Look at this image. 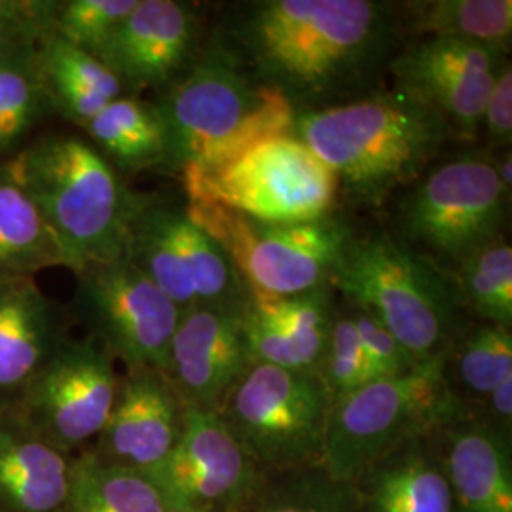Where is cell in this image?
<instances>
[{
	"label": "cell",
	"instance_id": "cell-1",
	"mask_svg": "<svg viewBox=\"0 0 512 512\" xmlns=\"http://www.w3.org/2000/svg\"><path fill=\"white\" fill-rule=\"evenodd\" d=\"M245 73L296 114L378 92L404 42L399 2L249 0L222 8L207 31Z\"/></svg>",
	"mask_w": 512,
	"mask_h": 512
},
{
	"label": "cell",
	"instance_id": "cell-2",
	"mask_svg": "<svg viewBox=\"0 0 512 512\" xmlns=\"http://www.w3.org/2000/svg\"><path fill=\"white\" fill-rule=\"evenodd\" d=\"M294 135L329 165L340 196L363 207H382L408 190L454 141L435 110L395 86L302 112Z\"/></svg>",
	"mask_w": 512,
	"mask_h": 512
},
{
	"label": "cell",
	"instance_id": "cell-3",
	"mask_svg": "<svg viewBox=\"0 0 512 512\" xmlns=\"http://www.w3.org/2000/svg\"><path fill=\"white\" fill-rule=\"evenodd\" d=\"M167 152L164 175L207 171L234 160L247 148L294 133L296 110L281 93L264 86L205 38L190 69L158 95Z\"/></svg>",
	"mask_w": 512,
	"mask_h": 512
},
{
	"label": "cell",
	"instance_id": "cell-4",
	"mask_svg": "<svg viewBox=\"0 0 512 512\" xmlns=\"http://www.w3.org/2000/svg\"><path fill=\"white\" fill-rule=\"evenodd\" d=\"M12 165L54 234L67 270L124 256L141 192L129 190L84 135H37Z\"/></svg>",
	"mask_w": 512,
	"mask_h": 512
},
{
	"label": "cell",
	"instance_id": "cell-5",
	"mask_svg": "<svg viewBox=\"0 0 512 512\" xmlns=\"http://www.w3.org/2000/svg\"><path fill=\"white\" fill-rule=\"evenodd\" d=\"M329 285L376 317L420 365L444 361L467 323L456 275L391 230L353 234Z\"/></svg>",
	"mask_w": 512,
	"mask_h": 512
},
{
	"label": "cell",
	"instance_id": "cell-6",
	"mask_svg": "<svg viewBox=\"0 0 512 512\" xmlns=\"http://www.w3.org/2000/svg\"><path fill=\"white\" fill-rule=\"evenodd\" d=\"M509 203L494 156L463 150L440 158L404 190L391 232L454 274L463 260L503 238Z\"/></svg>",
	"mask_w": 512,
	"mask_h": 512
},
{
	"label": "cell",
	"instance_id": "cell-7",
	"mask_svg": "<svg viewBox=\"0 0 512 512\" xmlns=\"http://www.w3.org/2000/svg\"><path fill=\"white\" fill-rule=\"evenodd\" d=\"M463 404L446 382L444 361L374 380L330 406L321 467L353 484L389 452L431 437Z\"/></svg>",
	"mask_w": 512,
	"mask_h": 512
},
{
	"label": "cell",
	"instance_id": "cell-8",
	"mask_svg": "<svg viewBox=\"0 0 512 512\" xmlns=\"http://www.w3.org/2000/svg\"><path fill=\"white\" fill-rule=\"evenodd\" d=\"M186 200L224 205L264 224H304L336 213L338 179L294 133L247 148L234 160L179 177Z\"/></svg>",
	"mask_w": 512,
	"mask_h": 512
},
{
	"label": "cell",
	"instance_id": "cell-9",
	"mask_svg": "<svg viewBox=\"0 0 512 512\" xmlns=\"http://www.w3.org/2000/svg\"><path fill=\"white\" fill-rule=\"evenodd\" d=\"M184 207L219 243L251 293L277 298L329 285L355 234L338 213L304 224H264L215 202L184 200Z\"/></svg>",
	"mask_w": 512,
	"mask_h": 512
},
{
	"label": "cell",
	"instance_id": "cell-10",
	"mask_svg": "<svg viewBox=\"0 0 512 512\" xmlns=\"http://www.w3.org/2000/svg\"><path fill=\"white\" fill-rule=\"evenodd\" d=\"M329 393L315 372L253 363L217 414L266 473L321 465Z\"/></svg>",
	"mask_w": 512,
	"mask_h": 512
},
{
	"label": "cell",
	"instance_id": "cell-11",
	"mask_svg": "<svg viewBox=\"0 0 512 512\" xmlns=\"http://www.w3.org/2000/svg\"><path fill=\"white\" fill-rule=\"evenodd\" d=\"M124 256L181 311L249 298L232 260L175 198L141 192Z\"/></svg>",
	"mask_w": 512,
	"mask_h": 512
},
{
	"label": "cell",
	"instance_id": "cell-12",
	"mask_svg": "<svg viewBox=\"0 0 512 512\" xmlns=\"http://www.w3.org/2000/svg\"><path fill=\"white\" fill-rule=\"evenodd\" d=\"M67 311L126 372L160 370L181 310L126 256L73 272Z\"/></svg>",
	"mask_w": 512,
	"mask_h": 512
},
{
	"label": "cell",
	"instance_id": "cell-13",
	"mask_svg": "<svg viewBox=\"0 0 512 512\" xmlns=\"http://www.w3.org/2000/svg\"><path fill=\"white\" fill-rule=\"evenodd\" d=\"M116 365L93 338L73 336L10 410L42 439L76 456L109 420L122 376Z\"/></svg>",
	"mask_w": 512,
	"mask_h": 512
},
{
	"label": "cell",
	"instance_id": "cell-14",
	"mask_svg": "<svg viewBox=\"0 0 512 512\" xmlns=\"http://www.w3.org/2000/svg\"><path fill=\"white\" fill-rule=\"evenodd\" d=\"M148 478L164 494L167 507L241 512L266 473L217 412L186 408L173 452Z\"/></svg>",
	"mask_w": 512,
	"mask_h": 512
},
{
	"label": "cell",
	"instance_id": "cell-15",
	"mask_svg": "<svg viewBox=\"0 0 512 512\" xmlns=\"http://www.w3.org/2000/svg\"><path fill=\"white\" fill-rule=\"evenodd\" d=\"M509 54L446 40L408 38L389 65V82L439 114L454 141L473 143L495 76Z\"/></svg>",
	"mask_w": 512,
	"mask_h": 512
},
{
	"label": "cell",
	"instance_id": "cell-16",
	"mask_svg": "<svg viewBox=\"0 0 512 512\" xmlns=\"http://www.w3.org/2000/svg\"><path fill=\"white\" fill-rule=\"evenodd\" d=\"M207 38L200 6L183 0H137L99 61L126 95L167 92L202 52Z\"/></svg>",
	"mask_w": 512,
	"mask_h": 512
},
{
	"label": "cell",
	"instance_id": "cell-17",
	"mask_svg": "<svg viewBox=\"0 0 512 512\" xmlns=\"http://www.w3.org/2000/svg\"><path fill=\"white\" fill-rule=\"evenodd\" d=\"M245 304L192 306L181 311L164 374L186 408L217 412L255 363L243 327Z\"/></svg>",
	"mask_w": 512,
	"mask_h": 512
},
{
	"label": "cell",
	"instance_id": "cell-18",
	"mask_svg": "<svg viewBox=\"0 0 512 512\" xmlns=\"http://www.w3.org/2000/svg\"><path fill=\"white\" fill-rule=\"evenodd\" d=\"M184 414L164 372H124L109 420L88 450L105 465L152 475L181 437Z\"/></svg>",
	"mask_w": 512,
	"mask_h": 512
},
{
	"label": "cell",
	"instance_id": "cell-19",
	"mask_svg": "<svg viewBox=\"0 0 512 512\" xmlns=\"http://www.w3.org/2000/svg\"><path fill=\"white\" fill-rule=\"evenodd\" d=\"M73 319L44 293L35 277L0 281V412L18 403L23 391L73 338Z\"/></svg>",
	"mask_w": 512,
	"mask_h": 512
},
{
	"label": "cell",
	"instance_id": "cell-20",
	"mask_svg": "<svg viewBox=\"0 0 512 512\" xmlns=\"http://www.w3.org/2000/svg\"><path fill=\"white\" fill-rule=\"evenodd\" d=\"M454 512H512L511 437L463 404L433 433Z\"/></svg>",
	"mask_w": 512,
	"mask_h": 512
},
{
	"label": "cell",
	"instance_id": "cell-21",
	"mask_svg": "<svg viewBox=\"0 0 512 512\" xmlns=\"http://www.w3.org/2000/svg\"><path fill=\"white\" fill-rule=\"evenodd\" d=\"M330 285L298 296H266L249 291L243 327L255 363L317 372L336 317Z\"/></svg>",
	"mask_w": 512,
	"mask_h": 512
},
{
	"label": "cell",
	"instance_id": "cell-22",
	"mask_svg": "<svg viewBox=\"0 0 512 512\" xmlns=\"http://www.w3.org/2000/svg\"><path fill=\"white\" fill-rule=\"evenodd\" d=\"M76 456L42 439L12 410H2L0 512L65 511Z\"/></svg>",
	"mask_w": 512,
	"mask_h": 512
},
{
	"label": "cell",
	"instance_id": "cell-23",
	"mask_svg": "<svg viewBox=\"0 0 512 512\" xmlns=\"http://www.w3.org/2000/svg\"><path fill=\"white\" fill-rule=\"evenodd\" d=\"M353 486L361 512H454L433 435L410 440L378 459Z\"/></svg>",
	"mask_w": 512,
	"mask_h": 512
},
{
	"label": "cell",
	"instance_id": "cell-24",
	"mask_svg": "<svg viewBox=\"0 0 512 512\" xmlns=\"http://www.w3.org/2000/svg\"><path fill=\"white\" fill-rule=\"evenodd\" d=\"M84 137L122 177L162 171L167 152L164 116L156 101L122 95L92 118Z\"/></svg>",
	"mask_w": 512,
	"mask_h": 512
},
{
	"label": "cell",
	"instance_id": "cell-25",
	"mask_svg": "<svg viewBox=\"0 0 512 512\" xmlns=\"http://www.w3.org/2000/svg\"><path fill=\"white\" fill-rule=\"evenodd\" d=\"M37 52L54 116L74 128H84L114 99L126 95L107 65L61 38H48Z\"/></svg>",
	"mask_w": 512,
	"mask_h": 512
},
{
	"label": "cell",
	"instance_id": "cell-26",
	"mask_svg": "<svg viewBox=\"0 0 512 512\" xmlns=\"http://www.w3.org/2000/svg\"><path fill=\"white\" fill-rule=\"evenodd\" d=\"M408 38H446L509 54L511 0H410L399 2Z\"/></svg>",
	"mask_w": 512,
	"mask_h": 512
},
{
	"label": "cell",
	"instance_id": "cell-27",
	"mask_svg": "<svg viewBox=\"0 0 512 512\" xmlns=\"http://www.w3.org/2000/svg\"><path fill=\"white\" fill-rule=\"evenodd\" d=\"M65 268L61 249L10 162H0V281Z\"/></svg>",
	"mask_w": 512,
	"mask_h": 512
},
{
	"label": "cell",
	"instance_id": "cell-28",
	"mask_svg": "<svg viewBox=\"0 0 512 512\" xmlns=\"http://www.w3.org/2000/svg\"><path fill=\"white\" fill-rule=\"evenodd\" d=\"M54 116L37 48L0 44V162H10Z\"/></svg>",
	"mask_w": 512,
	"mask_h": 512
},
{
	"label": "cell",
	"instance_id": "cell-29",
	"mask_svg": "<svg viewBox=\"0 0 512 512\" xmlns=\"http://www.w3.org/2000/svg\"><path fill=\"white\" fill-rule=\"evenodd\" d=\"M444 376L463 403L484 401L512 376V329L467 321L444 357Z\"/></svg>",
	"mask_w": 512,
	"mask_h": 512
},
{
	"label": "cell",
	"instance_id": "cell-30",
	"mask_svg": "<svg viewBox=\"0 0 512 512\" xmlns=\"http://www.w3.org/2000/svg\"><path fill=\"white\" fill-rule=\"evenodd\" d=\"M63 512H167L152 478L105 465L90 450L76 456L73 488Z\"/></svg>",
	"mask_w": 512,
	"mask_h": 512
},
{
	"label": "cell",
	"instance_id": "cell-31",
	"mask_svg": "<svg viewBox=\"0 0 512 512\" xmlns=\"http://www.w3.org/2000/svg\"><path fill=\"white\" fill-rule=\"evenodd\" d=\"M241 512H361L355 486L321 465L266 475Z\"/></svg>",
	"mask_w": 512,
	"mask_h": 512
},
{
	"label": "cell",
	"instance_id": "cell-32",
	"mask_svg": "<svg viewBox=\"0 0 512 512\" xmlns=\"http://www.w3.org/2000/svg\"><path fill=\"white\" fill-rule=\"evenodd\" d=\"M467 313L512 329V247L505 238L482 247L454 272Z\"/></svg>",
	"mask_w": 512,
	"mask_h": 512
},
{
	"label": "cell",
	"instance_id": "cell-33",
	"mask_svg": "<svg viewBox=\"0 0 512 512\" xmlns=\"http://www.w3.org/2000/svg\"><path fill=\"white\" fill-rule=\"evenodd\" d=\"M315 374L325 385L332 403L374 380H380L370 366L344 302L336 308L329 344Z\"/></svg>",
	"mask_w": 512,
	"mask_h": 512
},
{
	"label": "cell",
	"instance_id": "cell-34",
	"mask_svg": "<svg viewBox=\"0 0 512 512\" xmlns=\"http://www.w3.org/2000/svg\"><path fill=\"white\" fill-rule=\"evenodd\" d=\"M137 0H59L55 37L99 59Z\"/></svg>",
	"mask_w": 512,
	"mask_h": 512
},
{
	"label": "cell",
	"instance_id": "cell-35",
	"mask_svg": "<svg viewBox=\"0 0 512 512\" xmlns=\"http://www.w3.org/2000/svg\"><path fill=\"white\" fill-rule=\"evenodd\" d=\"M59 0H0V44L38 48L55 37Z\"/></svg>",
	"mask_w": 512,
	"mask_h": 512
},
{
	"label": "cell",
	"instance_id": "cell-36",
	"mask_svg": "<svg viewBox=\"0 0 512 512\" xmlns=\"http://www.w3.org/2000/svg\"><path fill=\"white\" fill-rule=\"evenodd\" d=\"M346 306L357 330V336L361 340V346L365 349V355L378 378L403 376L420 366V363H416L410 357V353L397 342V338L385 329L376 317L355 306H349V304Z\"/></svg>",
	"mask_w": 512,
	"mask_h": 512
},
{
	"label": "cell",
	"instance_id": "cell-37",
	"mask_svg": "<svg viewBox=\"0 0 512 512\" xmlns=\"http://www.w3.org/2000/svg\"><path fill=\"white\" fill-rule=\"evenodd\" d=\"M486 133L488 143L499 150L511 148L512 143V67L507 59L495 76L492 92L482 112L480 133Z\"/></svg>",
	"mask_w": 512,
	"mask_h": 512
},
{
	"label": "cell",
	"instance_id": "cell-38",
	"mask_svg": "<svg viewBox=\"0 0 512 512\" xmlns=\"http://www.w3.org/2000/svg\"><path fill=\"white\" fill-rule=\"evenodd\" d=\"M482 418L497 431L511 437L512 431V376L505 378L494 391L484 399V406L476 408Z\"/></svg>",
	"mask_w": 512,
	"mask_h": 512
},
{
	"label": "cell",
	"instance_id": "cell-39",
	"mask_svg": "<svg viewBox=\"0 0 512 512\" xmlns=\"http://www.w3.org/2000/svg\"><path fill=\"white\" fill-rule=\"evenodd\" d=\"M495 171H497V177H499V183L503 186V190L511 196L512 186V156L511 148L507 150H501V154L494 158Z\"/></svg>",
	"mask_w": 512,
	"mask_h": 512
},
{
	"label": "cell",
	"instance_id": "cell-40",
	"mask_svg": "<svg viewBox=\"0 0 512 512\" xmlns=\"http://www.w3.org/2000/svg\"><path fill=\"white\" fill-rule=\"evenodd\" d=\"M167 512H228L219 509H200V507H167Z\"/></svg>",
	"mask_w": 512,
	"mask_h": 512
}]
</instances>
